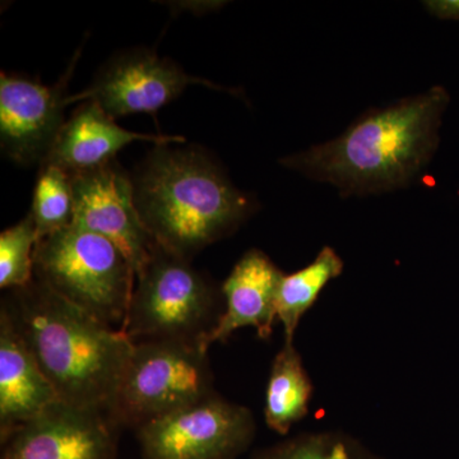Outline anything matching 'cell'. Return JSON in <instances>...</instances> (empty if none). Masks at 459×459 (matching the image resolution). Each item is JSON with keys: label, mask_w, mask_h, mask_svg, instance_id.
<instances>
[{"label": "cell", "mask_w": 459, "mask_h": 459, "mask_svg": "<svg viewBox=\"0 0 459 459\" xmlns=\"http://www.w3.org/2000/svg\"><path fill=\"white\" fill-rule=\"evenodd\" d=\"M451 96L442 86L371 108L334 140L283 157L280 164L333 186L341 197L383 195L409 186L439 147Z\"/></svg>", "instance_id": "cell-1"}, {"label": "cell", "mask_w": 459, "mask_h": 459, "mask_svg": "<svg viewBox=\"0 0 459 459\" xmlns=\"http://www.w3.org/2000/svg\"><path fill=\"white\" fill-rule=\"evenodd\" d=\"M7 310L60 402L107 413L134 342L38 280L12 290Z\"/></svg>", "instance_id": "cell-2"}, {"label": "cell", "mask_w": 459, "mask_h": 459, "mask_svg": "<svg viewBox=\"0 0 459 459\" xmlns=\"http://www.w3.org/2000/svg\"><path fill=\"white\" fill-rule=\"evenodd\" d=\"M135 204L156 243L189 259L230 237L255 213L238 190L199 148L160 144L133 178Z\"/></svg>", "instance_id": "cell-3"}, {"label": "cell", "mask_w": 459, "mask_h": 459, "mask_svg": "<svg viewBox=\"0 0 459 459\" xmlns=\"http://www.w3.org/2000/svg\"><path fill=\"white\" fill-rule=\"evenodd\" d=\"M35 279L91 316L122 328L135 272L108 238L77 226L40 238L33 255Z\"/></svg>", "instance_id": "cell-4"}, {"label": "cell", "mask_w": 459, "mask_h": 459, "mask_svg": "<svg viewBox=\"0 0 459 459\" xmlns=\"http://www.w3.org/2000/svg\"><path fill=\"white\" fill-rule=\"evenodd\" d=\"M219 318L212 283L189 259L157 244L150 261L135 276L120 331L133 342L180 341L201 347Z\"/></svg>", "instance_id": "cell-5"}, {"label": "cell", "mask_w": 459, "mask_h": 459, "mask_svg": "<svg viewBox=\"0 0 459 459\" xmlns=\"http://www.w3.org/2000/svg\"><path fill=\"white\" fill-rule=\"evenodd\" d=\"M212 394L210 360L198 344L134 342L107 416L117 429H140Z\"/></svg>", "instance_id": "cell-6"}, {"label": "cell", "mask_w": 459, "mask_h": 459, "mask_svg": "<svg viewBox=\"0 0 459 459\" xmlns=\"http://www.w3.org/2000/svg\"><path fill=\"white\" fill-rule=\"evenodd\" d=\"M255 435L252 411L216 392L137 429L143 459H237Z\"/></svg>", "instance_id": "cell-7"}, {"label": "cell", "mask_w": 459, "mask_h": 459, "mask_svg": "<svg viewBox=\"0 0 459 459\" xmlns=\"http://www.w3.org/2000/svg\"><path fill=\"white\" fill-rule=\"evenodd\" d=\"M71 177L74 193L72 225L110 240L122 250L137 276L157 243L138 212L133 179L117 160Z\"/></svg>", "instance_id": "cell-8"}, {"label": "cell", "mask_w": 459, "mask_h": 459, "mask_svg": "<svg viewBox=\"0 0 459 459\" xmlns=\"http://www.w3.org/2000/svg\"><path fill=\"white\" fill-rule=\"evenodd\" d=\"M190 84L221 90L210 81L186 74L168 57L135 49L113 57L90 87L68 96L66 105L95 101L114 119L137 113L155 114L179 98Z\"/></svg>", "instance_id": "cell-9"}, {"label": "cell", "mask_w": 459, "mask_h": 459, "mask_svg": "<svg viewBox=\"0 0 459 459\" xmlns=\"http://www.w3.org/2000/svg\"><path fill=\"white\" fill-rule=\"evenodd\" d=\"M75 60L54 86L0 74V144L16 164L42 165L49 157L65 123V91Z\"/></svg>", "instance_id": "cell-10"}, {"label": "cell", "mask_w": 459, "mask_h": 459, "mask_svg": "<svg viewBox=\"0 0 459 459\" xmlns=\"http://www.w3.org/2000/svg\"><path fill=\"white\" fill-rule=\"evenodd\" d=\"M117 430L102 411L57 402L2 437L0 459H115Z\"/></svg>", "instance_id": "cell-11"}, {"label": "cell", "mask_w": 459, "mask_h": 459, "mask_svg": "<svg viewBox=\"0 0 459 459\" xmlns=\"http://www.w3.org/2000/svg\"><path fill=\"white\" fill-rule=\"evenodd\" d=\"M283 274L262 250H247L223 282L225 310L202 340L201 349L208 352L213 343L226 342L240 328L255 327L259 338L270 337L277 320V292Z\"/></svg>", "instance_id": "cell-12"}, {"label": "cell", "mask_w": 459, "mask_h": 459, "mask_svg": "<svg viewBox=\"0 0 459 459\" xmlns=\"http://www.w3.org/2000/svg\"><path fill=\"white\" fill-rule=\"evenodd\" d=\"M133 142L160 144L183 143L178 135L143 134L126 131L98 102L83 101L65 120L47 161L68 174L95 170L110 164L124 147Z\"/></svg>", "instance_id": "cell-13"}, {"label": "cell", "mask_w": 459, "mask_h": 459, "mask_svg": "<svg viewBox=\"0 0 459 459\" xmlns=\"http://www.w3.org/2000/svg\"><path fill=\"white\" fill-rule=\"evenodd\" d=\"M60 402L7 310L0 312V437Z\"/></svg>", "instance_id": "cell-14"}, {"label": "cell", "mask_w": 459, "mask_h": 459, "mask_svg": "<svg viewBox=\"0 0 459 459\" xmlns=\"http://www.w3.org/2000/svg\"><path fill=\"white\" fill-rule=\"evenodd\" d=\"M313 383L294 342H285L272 362L265 391L264 419L271 430L286 435L309 412Z\"/></svg>", "instance_id": "cell-15"}, {"label": "cell", "mask_w": 459, "mask_h": 459, "mask_svg": "<svg viewBox=\"0 0 459 459\" xmlns=\"http://www.w3.org/2000/svg\"><path fill=\"white\" fill-rule=\"evenodd\" d=\"M344 263L331 247L320 250L316 259L303 270L283 274L277 292V320L285 331V342H294L296 329L304 314L332 280L343 272Z\"/></svg>", "instance_id": "cell-16"}, {"label": "cell", "mask_w": 459, "mask_h": 459, "mask_svg": "<svg viewBox=\"0 0 459 459\" xmlns=\"http://www.w3.org/2000/svg\"><path fill=\"white\" fill-rule=\"evenodd\" d=\"M39 240L68 228L74 219V193L71 174L59 166L40 165L31 211Z\"/></svg>", "instance_id": "cell-17"}, {"label": "cell", "mask_w": 459, "mask_h": 459, "mask_svg": "<svg viewBox=\"0 0 459 459\" xmlns=\"http://www.w3.org/2000/svg\"><path fill=\"white\" fill-rule=\"evenodd\" d=\"M252 459H383L340 431L304 433L255 453Z\"/></svg>", "instance_id": "cell-18"}, {"label": "cell", "mask_w": 459, "mask_h": 459, "mask_svg": "<svg viewBox=\"0 0 459 459\" xmlns=\"http://www.w3.org/2000/svg\"><path fill=\"white\" fill-rule=\"evenodd\" d=\"M38 230L31 214L0 235V287L18 290L35 280L33 255L38 244Z\"/></svg>", "instance_id": "cell-19"}, {"label": "cell", "mask_w": 459, "mask_h": 459, "mask_svg": "<svg viewBox=\"0 0 459 459\" xmlns=\"http://www.w3.org/2000/svg\"><path fill=\"white\" fill-rule=\"evenodd\" d=\"M424 7L439 20L459 21V0H428Z\"/></svg>", "instance_id": "cell-20"}]
</instances>
